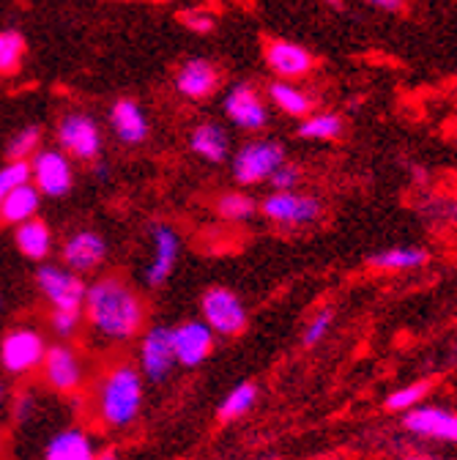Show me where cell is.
<instances>
[{
    "label": "cell",
    "mask_w": 457,
    "mask_h": 460,
    "mask_svg": "<svg viewBox=\"0 0 457 460\" xmlns=\"http://www.w3.org/2000/svg\"><path fill=\"white\" fill-rule=\"evenodd\" d=\"M83 318L96 337L107 342H129L145 329L148 307L137 288L121 274H101L88 282Z\"/></svg>",
    "instance_id": "1"
},
{
    "label": "cell",
    "mask_w": 457,
    "mask_h": 460,
    "mask_svg": "<svg viewBox=\"0 0 457 460\" xmlns=\"http://www.w3.org/2000/svg\"><path fill=\"white\" fill-rule=\"evenodd\" d=\"M143 373L129 362L110 365L96 386V414L104 428L127 430L137 422L145 400Z\"/></svg>",
    "instance_id": "2"
},
{
    "label": "cell",
    "mask_w": 457,
    "mask_h": 460,
    "mask_svg": "<svg viewBox=\"0 0 457 460\" xmlns=\"http://www.w3.org/2000/svg\"><path fill=\"white\" fill-rule=\"evenodd\" d=\"M288 159L279 140H250L231 154V172L239 187H258L271 179V172Z\"/></svg>",
    "instance_id": "3"
},
{
    "label": "cell",
    "mask_w": 457,
    "mask_h": 460,
    "mask_svg": "<svg viewBox=\"0 0 457 460\" xmlns=\"http://www.w3.org/2000/svg\"><path fill=\"white\" fill-rule=\"evenodd\" d=\"M258 211L279 227H304L323 217V203L299 190H271L258 203Z\"/></svg>",
    "instance_id": "4"
},
{
    "label": "cell",
    "mask_w": 457,
    "mask_h": 460,
    "mask_svg": "<svg viewBox=\"0 0 457 460\" xmlns=\"http://www.w3.org/2000/svg\"><path fill=\"white\" fill-rule=\"evenodd\" d=\"M31 181L47 200H61L75 190V164L61 148H39L31 159Z\"/></svg>",
    "instance_id": "5"
},
{
    "label": "cell",
    "mask_w": 457,
    "mask_h": 460,
    "mask_svg": "<svg viewBox=\"0 0 457 460\" xmlns=\"http://www.w3.org/2000/svg\"><path fill=\"white\" fill-rule=\"evenodd\" d=\"M36 288L52 305V310H83L88 282L83 279V274L66 269L64 263L44 261L36 269Z\"/></svg>",
    "instance_id": "6"
},
{
    "label": "cell",
    "mask_w": 457,
    "mask_h": 460,
    "mask_svg": "<svg viewBox=\"0 0 457 460\" xmlns=\"http://www.w3.org/2000/svg\"><path fill=\"white\" fill-rule=\"evenodd\" d=\"M200 315L219 337H239L250 323L244 302L224 285L206 288L200 296Z\"/></svg>",
    "instance_id": "7"
},
{
    "label": "cell",
    "mask_w": 457,
    "mask_h": 460,
    "mask_svg": "<svg viewBox=\"0 0 457 460\" xmlns=\"http://www.w3.org/2000/svg\"><path fill=\"white\" fill-rule=\"evenodd\" d=\"M176 351H173V326L156 323L140 332V345H137V370L143 378L162 384L170 378L176 367Z\"/></svg>",
    "instance_id": "8"
},
{
    "label": "cell",
    "mask_w": 457,
    "mask_h": 460,
    "mask_svg": "<svg viewBox=\"0 0 457 460\" xmlns=\"http://www.w3.org/2000/svg\"><path fill=\"white\" fill-rule=\"evenodd\" d=\"M55 137H58V148L66 151L77 162H93L104 148V135H101L99 121L83 110L66 112L58 121Z\"/></svg>",
    "instance_id": "9"
},
{
    "label": "cell",
    "mask_w": 457,
    "mask_h": 460,
    "mask_svg": "<svg viewBox=\"0 0 457 460\" xmlns=\"http://www.w3.org/2000/svg\"><path fill=\"white\" fill-rule=\"evenodd\" d=\"M47 340L33 326H14L0 340V365L9 376H28L41 367Z\"/></svg>",
    "instance_id": "10"
},
{
    "label": "cell",
    "mask_w": 457,
    "mask_h": 460,
    "mask_svg": "<svg viewBox=\"0 0 457 460\" xmlns=\"http://www.w3.org/2000/svg\"><path fill=\"white\" fill-rule=\"evenodd\" d=\"M222 112H224V119L231 121L236 129L250 132V135L263 132L266 124H268L266 102L260 99L258 88L250 80L236 83V85L227 88V93L222 96Z\"/></svg>",
    "instance_id": "11"
},
{
    "label": "cell",
    "mask_w": 457,
    "mask_h": 460,
    "mask_svg": "<svg viewBox=\"0 0 457 460\" xmlns=\"http://www.w3.org/2000/svg\"><path fill=\"white\" fill-rule=\"evenodd\" d=\"M41 378L52 392L72 394L85 384V365L77 349L69 342L47 345V354L41 362Z\"/></svg>",
    "instance_id": "12"
},
{
    "label": "cell",
    "mask_w": 457,
    "mask_h": 460,
    "mask_svg": "<svg viewBox=\"0 0 457 460\" xmlns=\"http://www.w3.org/2000/svg\"><path fill=\"white\" fill-rule=\"evenodd\" d=\"M179 258H181V236L170 225L154 222L151 225V258L143 271L145 285L162 288L170 279V274L176 271Z\"/></svg>",
    "instance_id": "13"
},
{
    "label": "cell",
    "mask_w": 457,
    "mask_h": 460,
    "mask_svg": "<svg viewBox=\"0 0 457 460\" xmlns=\"http://www.w3.org/2000/svg\"><path fill=\"white\" fill-rule=\"evenodd\" d=\"M216 334L203 318H189L173 326V351L181 367H200L214 354Z\"/></svg>",
    "instance_id": "14"
},
{
    "label": "cell",
    "mask_w": 457,
    "mask_h": 460,
    "mask_svg": "<svg viewBox=\"0 0 457 460\" xmlns=\"http://www.w3.org/2000/svg\"><path fill=\"white\" fill-rule=\"evenodd\" d=\"M107 242L101 234L91 227H80L75 234L66 236V242L61 244V263L77 274H91L99 271L107 261Z\"/></svg>",
    "instance_id": "15"
},
{
    "label": "cell",
    "mask_w": 457,
    "mask_h": 460,
    "mask_svg": "<svg viewBox=\"0 0 457 460\" xmlns=\"http://www.w3.org/2000/svg\"><path fill=\"white\" fill-rule=\"evenodd\" d=\"M263 61L277 80H302L315 66L310 49L288 39H271L263 49Z\"/></svg>",
    "instance_id": "16"
},
{
    "label": "cell",
    "mask_w": 457,
    "mask_h": 460,
    "mask_svg": "<svg viewBox=\"0 0 457 460\" xmlns=\"http://www.w3.org/2000/svg\"><path fill=\"white\" fill-rule=\"evenodd\" d=\"M173 88L187 102H206L219 91V69L208 58H189L179 66Z\"/></svg>",
    "instance_id": "17"
},
{
    "label": "cell",
    "mask_w": 457,
    "mask_h": 460,
    "mask_svg": "<svg viewBox=\"0 0 457 460\" xmlns=\"http://www.w3.org/2000/svg\"><path fill=\"white\" fill-rule=\"evenodd\" d=\"M110 129L112 135H116L119 143L124 146H140L148 140L151 135V124H148V115L145 110L140 107V102L135 99H119V102H112L110 107Z\"/></svg>",
    "instance_id": "18"
},
{
    "label": "cell",
    "mask_w": 457,
    "mask_h": 460,
    "mask_svg": "<svg viewBox=\"0 0 457 460\" xmlns=\"http://www.w3.org/2000/svg\"><path fill=\"white\" fill-rule=\"evenodd\" d=\"M189 148L208 164H224L231 159V135L216 121H200L189 132Z\"/></svg>",
    "instance_id": "19"
},
{
    "label": "cell",
    "mask_w": 457,
    "mask_h": 460,
    "mask_svg": "<svg viewBox=\"0 0 457 460\" xmlns=\"http://www.w3.org/2000/svg\"><path fill=\"white\" fill-rule=\"evenodd\" d=\"M406 430L417 433V436H430V438H444V441H454L457 444V414L446 411V409H409L406 417Z\"/></svg>",
    "instance_id": "20"
},
{
    "label": "cell",
    "mask_w": 457,
    "mask_h": 460,
    "mask_svg": "<svg viewBox=\"0 0 457 460\" xmlns=\"http://www.w3.org/2000/svg\"><path fill=\"white\" fill-rule=\"evenodd\" d=\"M14 247L20 250L22 258L33 261V263H44L55 250L49 225L39 217L14 225Z\"/></svg>",
    "instance_id": "21"
},
{
    "label": "cell",
    "mask_w": 457,
    "mask_h": 460,
    "mask_svg": "<svg viewBox=\"0 0 457 460\" xmlns=\"http://www.w3.org/2000/svg\"><path fill=\"white\" fill-rule=\"evenodd\" d=\"M93 441L80 428H66L55 433L44 449V460H93Z\"/></svg>",
    "instance_id": "22"
},
{
    "label": "cell",
    "mask_w": 457,
    "mask_h": 460,
    "mask_svg": "<svg viewBox=\"0 0 457 460\" xmlns=\"http://www.w3.org/2000/svg\"><path fill=\"white\" fill-rule=\"evenodd\" d=\"M266 93H268V102L279 112L291 115V119H304V115L315 110V99L304 88L294 85V80H274L266 85Z\"/></svg>",
    "instance_id": "23"
},
{
    "label": "cell",
    "mask_w": 457,
    "mask_h": 460,
    "mask_svg": "<svg viewBox=\"0 0 457 460\" xmlns=\"http://www.w3.org/2000/svg\"><path fill=\"white\" fill-rule=\"evenodd\" d=\"M41 208V192L33 187V181H25L14 187L6 200L0 203V222L6 225H20L25 219H33Z\"/></svg>",
    "instance_id": "24"
},
{
    "label": "cell",
    "mask_w": 457,
    "mask_h": 460,
    "mask_svg": "<svg viewBox=\"0 0 457 460\" xmlns=\"http://www.w3.org/2000/svg\"><path fill=\"white\" fill-rule=\"evenodd\" d=\"M427 261H430V252L422 247H389L367 258V263L378 271H414V269H422Z\"/></svg>",
    "instance_id": "25"
},
{
    "label": "cell",
    "mask_w": 457,
    "mask_h": 460,
    "mask_svg": "<svg viewBox=\"0 0 457 460\" xmlns=\"http://www.w3.org/2000/svg\"><path fill=\"white\" fill-rule=\"evenodd\" d=\"M296 135L302 140H315V143H331L346 135V119L339 112H310L302 119Z\"/></svg>",
    "instance_id": "26"
},
{
    "label": "cell",
    "mask_w": 457,
    "mask_h": 460,
    "mask_svg": "<svg viewBox=\"0 0 457 460\" xmlns=\"http://www.w3.org/2000/svg\"><path fill=\"white\" fill-rule=\"evenodd\" d=\"M255 402H258V386L252 381H244L224 394V400L216 409V420L219 422H236L255 409Z\"/></svg>",
    "instance_id": "27"
},
{
    "label": "cell",
    "mask_w": 457,
    "mask_h": 460,
    "mask_svg": "<svg viewBox=\"0 0 457 460\" xmlns=\"http://www.w3.org/2000/svg\"><path fill=\"white\" fill-rule=\"evenodd\" d=\"M216 214L224 219V222H250L255 214H258V200L252 195H247L244 190H236V192H224L216 198Z\"/></svg>",
    "instance_id": "28"
},
{
    "label": "cell",
    "mask_w": 457,
    "mask_h": 460,
    "mask_svg": "<svg viewBox=\"0 0 457 460\" xmlns=\"http://www.w3.org/2000/svg\"><path fill=\"white\" fill-rule=\"evenodd\" d=\"M25 58V39L17 31H0V77L14 75Z\"/></svg>",
    "instance_id": "29"
},
{
    "label": "cell",
    "mask_w": 457,
    "mask_h": 460,
    "mask_svg": "<svg viewBox=\"0 0 457 460\" xmlns=\"http://www.w3.org/2000/svg\"><path fill=\"white\" fill-rule=\"evenodd\" d=\"M39 148H41V127L28 124L12 135V140L6 143V156L9 159H31Z\"/></svg>",
    "instance_id": "30"
},
{
    "label": "cell",
    "mask_w": 457,
    "mask_h": 460,
    "mask_svg": "<svg viewBox=\"0 0 457 460\" xmlns=\"http://www.w3.org/2000/svg\"><path fill=\"white\" fill-rule=\"evenodd\" d=\"M25 181H31V162L28 159H9L4 167H0V203L6 200V195L14 187H20Z\"/></svg>",
    "instance_id": "31"
},
{
    "label": "cell",
    "mask_w": 457,
    "mask_h": 460,
    "mask_svg": "<svg viewBox=\"0 0 457 460\" xmlns=\"http://www.w3.org/2000/svg\"><path fill=\"white\" fill-rule=\"evenodd\" d=\"M430 392V381H419V384H409L403 389H397L386 397V409L389 411H409L414 406H419V400Z\"/></svg>",
    "instance_id": "32"
},
{
    "label": "cell",
    "mask_w": 457,
    "mask_h": 460,
    "mask_svg": "<svg viewBox=\"0 0 457 460\" xmlns=\"http://www.w3.org/2000/svg\"><path fill=\"white\" fill-rule=\"evenodd\" d=\"M331 323H334V310L323 307L321 313H315L310 318V323L304 326V334H302V345H304V349H315V345L331 332Z\"/></svg>",
    "instance_id": "33"
},
{
    "label": "cell",
    "mask_w": 457,
    "mask_h": 460,
    "mask_svg": "<svg viewBox=\"0 0 457 460\" xmlns=\"http://www.w3.org/2000/svg\"><path fill=\"white\" fill-rule=\"evenodd\" d=\"M80 323H83V310H52V315H49V329L61 340L75 337Z\"/></svg>",
    "instance_id": "34"
},
{
    "label": "cell",
    "mask_w": 457,
    "mask_h": 460,
    "mask_svg": "<svg viewBox=\"0 0 457 460\" xmlns=\"http://www.w3.org/2000/svg\"><path fill=\"white\" fill-rule=\"evenodd\" d=\"M299 181H302V167L285 159L268 179V187L271 190H299Z\"/></svg>",
    "instance_id": "35"
},
{
    "label": "cell",
    "mask_w": 457,
    "mask_h": 460,
    "mask_svg": "<svg viewBox=\"0 0 457 460\" xmlns=\"http://www.w3.org/2000/svg\"><path fill=\"white\" fill-rule=\"evenodd\" d=\"M181 22H184V28H187V31L200 33V36H206V33H211V31L216 28V20H214L208 12H200V9L181 12Z\"/></svg>",
    "instance_id": "36"
},
{
    "label": "cell",
    "mask_w": 457,
    "mask_h": 460,
    "mask_svg": "<svg viewBox=\"0 0 457 460\" xmlns=\"http://www.w3.org/2000/svg\"><path fill=\"white\" fill-rule=\"evenodd\" d=\"M14 420L20 422V425H25L28 420H33V414H36V397H33V392H20L17 394V400H14Z\"/></svg>",
    "instance_id": "37"
},
{
    "label": "cell",
    "mask_w": 457,
    "mask_h": 460,
    "mask_svg": "<svg viewBox=\"0 0 457 460\" xmlns=\"http://www.w3.org/2000/svg\"><path fill=\"white\" fill-rule=\"evenodd\" d=\"M365 4L375 12H383V14H403L406 12V0H365Z\"/></svg>",
    "instance_id": "38"
},
{
    "label": "cell",
    "mask_w": 457,
    "mask_h": 460,
    "mask_svg": "<svg viewBox=\"0 0 457 460\" xmlns=\"http://www.w3.org/2000/svg\"><path fill=\"white\" fill-rule=\"evenodd\" d=\"M91 164H93V176H96L99 181H104V179L110 176V164H107L104 159H99V156H96V159H93Z\"/></svg>",
    "instance_id": "39"
},
{
    "label": "cell",
    "mask_w": 457,
    "mask_h": 460,
    "mask_svg": "<svg viewBox=\"0 0 457 460\" xmlns=\"http://www.w3.org/2000/svg\"><path fill=\"white\" fill-rule=\"evenodd\" d=\"M93 460H121V457H119V452L112 449V447H104V449H99V452L93 455Z\"/></svg>",
    "instance_id": "40"
},
{
    "label": "cell",
    "mask_w": 457,
    "mask_h": 460,
    "mask_svg": "<svg viewBox=\"0 0 457 460\" xmlns=\"http://www.w3.org/2000/svg\"><path fill=\"white\" fill-rule=\"evenodd\" d=\"M323 4H329V6H334V9H339V6H342V0H323Z\"/></svg>",
    "instance_id": "41"
},
{
    "label": "cell",
    "mask_w": 457,
    "mask_h": 460,
    "mask_svg": "<svg viewBox=\"0 0 457 460\" xmlns=\"http://www.w3.org/2000/svg\"><path fill=\"white\" fill-rule=\"evenodd\" d=\"M4 397H6V386L0 384V406H4Z\"/></svg>",
    "instance_id": "42"
},
{
    "label": "cell",
    "mask_w": 457,
    "mask_h": 460,
    "mask_svg": "<svg viewBox=\"0 0 457 460\" xmlns=\"http://www.w3.org/2000/svg\"><path fill=\"white\" fill-rule=\"evenodd\" d=\"M406 460H425V457H406Z\"/></svg>",
    "instance_id": "43"
},
{
    "label": "cell",
    "mask_w": 457,
    "mask_h": 460,
    "mask_svg": "<svg viewBox=\"0 0 457 460\" xmlns=\"http://www.w3.org/2000/svg\"><path fill=\"white\" fill-rule=\"evenodd\" d=\"M0 307H4V296H0Z\"/></svg>",
    "instance_id": "44"
},
{
    "label": "cell",
    "mask_w": 457,
    "mask_h": 460,
    "mask_svg": "<svg viewBox=\"0 0 457 460\" xmlns=\"http://www.w3.org/2000/svg\"><path fill=\"white\" fill-rule=\"evenodd\" d=\"M326 460H339V457H326Z\"/></svg>",
    "instance_id": "45"
}]
</instances>
